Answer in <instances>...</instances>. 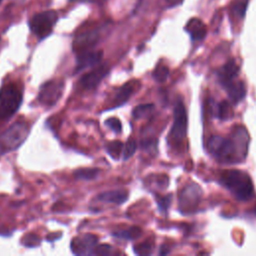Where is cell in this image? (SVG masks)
<instances>
[{"label": "cell", "mask_w": 256, "mask_h": 256, "mask_svg": "<svg viewBox=\"0 0 256 256\" xmlns=\"http://www.w3.org/2000/svg\"><path fill=\"white\" fill-rule=\"evenodd\" d=\"M239 75V66L236 64L234 59L228 60L221 68L217 71V78L222 87L236 80Z\"/></svg>", "instance_id": "11"}, {"label": "cell", "mask_w": 256, "mask_h": 256, "mask_svg": "<svg viewBox=\"0 0 256 256\" xmlns=\"http://www.w3.org/2000/svg\"><path fill=\"white\" fill-rule=\"evenodd\" d=\"M1 1H2V0H0V2H1Z\"/></svg>", "instance_id": "35"}, {"label": "cell", "mask_w": 256, "mask_h": 256, "mask_svg": "<svg viewBox=\"0 0 256 256\" xmlns=\"http://www.w3.org/2000/svg\"><path fill=\"white\" fill-rule=\"evenodd\" d=\"M171 200H172V195L168 194L165 196H161L157 198V204L159 207V210L162 212H166L171 204Z\"/></svg>", "instance_id": "29"}, {"label": "cell", "mask_w": 256, "mask_h": 256, "mask_svg": "<svg viewBox=\"0 0 256 256\" xmlns=\"http://www.w3.org/2000/svg\"><path fill=\"white\" fill-rule=\"evenodd\" d=\"M187 112L181 99L177 100L174 106L173 124L169 132V139L174 144H181L187 132Z\"/></svg>", "instance_id": "5"}, {"label": "cell", "mask_w": 256, "mask_h": 256, "mask_svg": "<svg viewBox=\"0 0 256 256\" xmlns=\"http://www.w3.org/2000/svg\"><path fill=\"white\" fill-rule=\"evenodd\" d=\"M98 243L97 236L93 234H83L74 237L71 241V251L75 255H92L93 249Z\"/></svg>", "instance_id": "9"}, {"label": "cell", "mask_w": 256, "mask_h": 256, "mask_svg": "<svg viewBox=\"0 0 256 256\" xmlns=\"http://www.w3.org/2000/svg\"><path fill=\"white\" fill-rule=\"evenodd\" d=\"M248 5V0H235L231 5L232 13L238 18H243Z\"/></svg>", "instance_id": "23"}, {"label": "cell", "mask_w": 256, "mask_h": 256, "mask_svg": "<svg viewBox=\"0 0 256 256\" xmlns=\"http://www.w3.org/2000/svg\"><path fill=\"white\" fill-rule=\"evenodd\" d=\"M168 76H169V69L164 65L157 66L152 73V77L154 78V80L160 83L164 82L168 78Z\"/></svg>", "instance_id": "25"}, {"label": "cell", "mask_w": 256, "mask_h": 256, "mask_svg": "<svg viewBox=\"0 0 256 256\" xmlns=\"http://www.w3.org/2000/svg\"><path fill=\"white\" fill-rule=\"evenodd\" d=\"M57 14L54 11H46L35 14L30 20L31 31L40 39L47 37L57 21Z\"/></svg>", "instance_id": "6"}, {"label": "cell", "mask_w": 256, "mask_h": 256, "mask_svg": "<svg viewBox=\"0 0 256 256\" xmlns=\"http://www.w3.org/2000/svg\"><path fill=\"white\" fill-rule=\"evenodd\" d=\"M185 30L190 34L192 40L194 41H199L204 39L207 33V29L205 24L198 18H191L186 26Z\"/></svg>", "instance_id": "16"}, {"label": "cell", "mask_w": 256, "mask_h": 256, "mask_svg": "<svg viewBox=\"0 0 256 256\" xmlns=\"http://www.w3.org/2000/svg\"><path fill=\"white\" fill-rule=\"evenodd\" d=\"M249 133L244 126L236 125L229 137L212 136L207 147L210 154L219 162L235 164L242 162L248 153Z\"/></svg>", "instance_id": "1"}, {"label": "cell", "mask_w": 256, "mask_h": 256, "mask_svg": "<svg viewBox=\"0 0 256 256\" xmlns=\"http://www.w3.org/2000/svg\"><path fill=\"white\" fill-rule=\"evenodd\" d=\"M102 51H90L85 50L79 52L76 60V72H80L88 67H92L98 64L102 59Z\"/></svg>", "instance_id": "12"}, {"label": "cell", "mask_w": 256, "mask_h": 256, "mask_svg": "<svg viewBox=\"0 0 256 256\" xmlns=\"http://www.w3.org/2000/svg\"><path fill=\"white\" fill-rule=\"evenodd\" d=\"M106 150L113 159H118L123 152V143L119 140L111 141L106 145Z\"/></svg>", "instance_id": "22"}, {"label": "cell", "mask_w": 256, "mask_h": 256, "mask_svg": "<svg viewBox=\"0 0 256 256\" xmlns=\"http://www.w3.org/2000/svg\"><path fill=\"white\" fill-rule=\"evenodd\" d=\"M168 2H170V3H177V2H179V1H181V0H167Z\"/></svg>", "instance_id": "34"}, {"label": "cell", "mask_w": 256, "mask_h": 256, "mask_svg": "<svg viewBox=\"0 0 256 256\" xmlns=\"http://www.w3.org/2000/svg\"><path fill=\"white\" fill-rule=\"evenodd\" d=\"M157 139L154 138H149V139H144L140 142V146L143 150L148 151V152H157Z\"/></svg>", "instance_id": "28"}, {"label": "cell", "mask_w": 256, "mask_h": 256, "mask_svg": "<svg viewBox=\"0 0 256 256\" xmlns=\"http://www.w3.org/2000/svg\"><path fill=\"white\" fill-rule=\"evenodd\" d=\"M64 87L65 83L63 80L60 79H53L45 82L41 85L39 90V102L49 107L55 105L61 98L64 91Z\"/></svg>", "instance_id": "7"}, {"label": "cell", "mask_w": 256, "mask_h": 256, "mask_svg": "<svg viewBox=\"0 0 256 256\" xmlns=\"http://www.w3.org/2000/svg\"><path fill=\"white\" fill-rule=\"evenodd\" d=\"M211 111L213 112L214 116L220 120H228L233 117L232 106L226 100L220 101L218 103H213V105H211Z\"/></svg>", "instance_id": "17"}, {"label": "cell", "mask_w": 256, "mask_h": 256, "mask_svg": "<svg viewBox=\"0 0 256 256\" xmlns=\"http://www.w3.org/2000/svg\"><path fill=\"white\" fill-rule=\"evenodd\" d=\"M61 236V233H53V234H49L48 236H47V239L49 240V241H54V240H56L57 238H59Z\"/></svg>", "instance_id": "32"}, {"label": "cell", "mask_w": 256, "mask_h": 256, "mask_svg": "<svg viewBox=\"0 0 256 256\" xmlns=\"http://www.w3.org/2000/svg\"><path fill=\"white\" fill-rule=\"evenodd\" d=\"M223 88L226 90L229 99L233 104H237L242 101L246 95V86L241 80L236 79Z\"/></svg>", "instance_id": "14"}, {"label": "cell", "mask_w": 256, "mask_h": 256, "mask_svg": "<svg viewBox=\"0 0 256 256\" xmlns=\"http://www.w3.org/2000/svg\"><path fill=\"white\" fill-rule=\"evenodd\" d=\"M202 197V189L196 183L188 184L179 195V209L182 213H190L197 207Z\"/></svg>", "instance_id": "8"}, {"label": "cell", "mask_w": 256, "mask_h": 256, "mask_svg": "<svg viewBox=\"0 0 256 256\" xmlns=\"http://www.w3.org/2000/svg\"><path fill=\"white\" fill-rule=\"evenodd\" d=\"M112 247L108 244H101V245H96L95 248L93 249L92 255H111L112 254Z\"/></svg>", "instance_id": "30"}, {"label": "cell", "mask_w": 256, "mask_h": 256, "mask_svg": "<svg viewBox=\"0 0 256 256\" xmlns=\"http://www.w3.org/2000/svg\"><path fill=\"white\" fill-rule=\"evenodd\" d=\"M128 192L124 189H117L111 191H105L97 195V199L101 202L111 203V204H123L128 199Z\"/></svg>", "instance_id": "15"}, {"label": "cell", "mask_w": 256, "mask_h": 256, "mask_svg": "<svg viewBox=\"0 0 256 256\" xmlns=\"http://www.w3.org/2000/svg\"><path fill=\"white\" fill-rule=\"evenodd\" d=\"M99 173H100V171L97 168H81V169H77L76 171H74L73 175L78 180L89 181V180H93V179L97 178Z\"/></svg>", "instance_id": "20"}, {"label": "cell", "mask_w": 256, "mask_h": 256, "mask_svg": "<svg viewBox=\"0 0 256 256\" xmlns=\"http://www.w3.org/2000/svg\"><path fill=\"white\" fill-rule=\"evenodd\" d=\"M220 183L239 201H248L254 195L250 176L241 170H226L220 175Z\"/></svg>", "instance_id": "2"}, {"label": "cell", "mask_w": 256, "mask_h": 256, "mask_svg": "<svg viewBox=\"0 0 256 256\" xmlns=\"http://www.w3.org/2000/svg\"><path fill=\"white\" fill-rule=\"evenodd\" d=\"M100 34L98 30H89L86 32L81 33L78 35L73 43L74 50H77L78 52L88 50L90 47L94 46L97 41L99 40Z\"/></svg>", "instance_id": "13"}, {"label": "cell", "mask_w": 256, "mask_h": 256, "mask_svg": "<svg viewBox=\"0 0 256 256\" xmlns=\"http://www.w3.org/2000/svg\"><path fill=\"white\" fill-rule=\"evenodd\" d=\"M22 93L16 85L9 83L0 89V120H8L20 108Z\"/></svg>", "instance_id": "3"}, {"label": "cell", "mask_w": 256, "mask_h": 256, "mask_svg": "<svg viewBox=\"0 0 256 256\" xmlns=\"http://www.w3.org/2000/svg\"><path fill=\"white\" fill-rule=\"evenodd\" d=\"M135 254L137 255H149L152 252L153 245L150 241H145L142 243H139L133 247Z\"/></svg>", "instance_id": "27"}, {"label": "cell", "mask_w": 256, "mask_h": 256, "mask_svg": "<svg viewBox=\"0 0 256 256\" xmlns=\"http://www.w3.org/2000/svg\"><path fill=\"white\" fill-rule=\"evenodd\" d=\"M109 71L110 69L106 64L98 66L94 68L92 71L84 74L80 78L79 84L83 89H86V90L94 89L107 76V74H109Z\"/></svg>", "instance_id": "10"}, {"label": "cell", "mask_w": 256, "mask_h": 256, "mask_svg": "<svg viewBox=\"0 0 256 256\" xmlns=\"http://www.w3.org/2000/svg\"><path fill=\"white\" fill-rule=\"evenodd\" d=\"M134 90V84L133 82H127L124 85H122L119 90L117 91L115 98H114V106L113 107H118L123 105L124 103L127 102V100L131 97V94L133 93Z\"/></svg>", "instance_id": "18"}, {"label": "cell", "mask_w": 256, "mask_h": 256, "mask_svg": "<svg viewBox=\"0 0 256 256\" xmlns=\"http://www.w3.org/2000/svg\"><path fill=\"white\" fill-rule=\"evenodd\" d=\"M40 242H41V238L35 233H28L21 240L22 245L27 247V248H32V247L39 246Z\"/></svg>", "instance_id": "24"}, {"label": "cell", "mask_w": 256, "mask_h": 256, "mask_svg": "<svg viewBox=\"0 0 256 256\" xmlns=\"http://www.w3.org/2000/svg\"><path fill=\"white\" fill-rule=\"evenodd\" d=\"M141 234H142V231L137 226H132L126 229H121L113 232V236L120 239H124V240H135L139 238Z\"/></svg>", "instance_id": "19"}, {"label": "cell", "mask_w": 256, "mask_h": 256, "mask_svg": "<svg viewBox=\"0 0 256 256\" xmlns=\"http://www.w3.org/2000/svg\"><path fill=\"white\" fill-rule=\"evenodd\" d=\"M136 149H137V143H136L135 139L129 138L123 147V152H122L123 159L128 160L130 157H132L134 155Z\"/></svg>", "instance_id": "26"}, {"label": "cell", "mask_w": 256, "mask_h": 256, "mask_svg": "<svg viewBox=\"0 0 256 256\" xmlns=\"http://www.w3.org/2000/svg\"><path fill=\"white\" fill-rule=\"evenodd\" d=\"M105 124L115 133H120L122 131V124L118 118H114V117L108 118L105 121Z\"/></svg>", "instance_id": "31"}, {"label": "cell", "mask_w": 256, "mask_h": 256, "mask_svg": "<svg viewBox=\"0 0 256 256\" xmlns=\"http://www.w3.org/2000/svg\"><path fill=\"white\" fill-rule=\"evenodd\" d=\"M29 133L25 122H15L0 135V151L3 153L17 149L26 140Z\"/></svg>", "instance_id": "4"}, {"label": "cell", "mask_w": 256, "mask_h": 256, "mask_svg": "<svg viewBox=\"0 0 256 256\" xmlns=\"http://www.w3.org/2000/svg\"><path fill=\"white\" fill-rule=\"evenodd\" d=\"M168 253H169V250L167 249V246L166 245H162L161 248H160L159 254L160 255H165V254H168Z\"/></svg>", "instance_id": "33"}, {"label": "cell", "mask_w": 256, "mask_h": 256, "mask_svg": "<svg viewBox=\"0 0 256 256\" xmlns=\"http://www.w3.org/2000/svg\"><path fill=\"white\" fill-rule=\"evenodd\" d=\"M155 106L152 103H146V104H140L136 106L132 111V116L134 119H141L144 117L149 116L154 111Z\"/></svg>", "instance_id": "21"}]
</instances>
